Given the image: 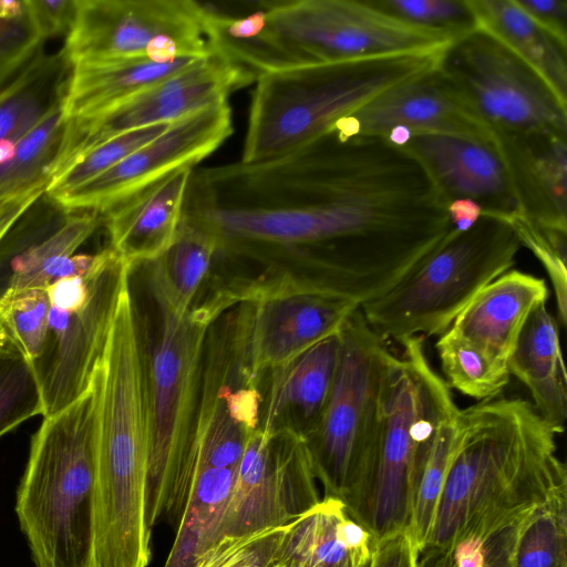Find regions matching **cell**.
Returning <instances> with one entry per match:
<instances>
[{
  "mask_svg": "<svg viewBox=\"0 0 567 567\" xmlns=\"http://www.w3.org/2000/svg\"><path fill=\"white\" fill-rule=\"evenodd\" d=\"M102 361L86 392L33 434L16 513L35 567H90Z\"/></svg>",
  "mask_w": 567,
  "mask_h": 567,
  "instance_id": "cell-3",
  "label": "cell"
},
{
  "mask_svg": "<svg viewBox=\"0 0 567 567\" xmlns=\"http://www.w3.org/2000/svg\"><path fill=\"white\" fill-rule=\"evenodd\" d=\"M566 496L544 503L518 523L512 567L567 566Z\"/></svg>",
  "mask_w": 567,
  "mask_h": 567,
  "instance_id": "cell-34",
  "label": "cell"
},
{
  "mask_svg": "<svg viewBox=\"0 0 567 567\" xmlns=\"http://www.w3.org/2000/svg\"><path fill=\"white\" fill-rule=\"evenodd\" d=\"M511 375L528 389L533 406L559 435L567 419V374L563 359L559 323L546 303L526 320L508 358Z\"/></svg>",
  "mask_w": 567,
  "mask_h": 567,
  "instance_id": "cell-26",
  "label": "cell"
},
{
  "mask_svg": "<svg viewBox=\"0 0 567 567\" xmlns=\"http://www.w3.org/2000/svg\"><path fill=\"white\" fill-rule=\"evenodd\" d=\"M368 567H419L417 553L406 530L375 542Z\"/></svg>",
  "mask_w": 567,
  "mask_h": 567,
  "instance_id": "cell-45",
  "label": "cell"
},
{
  "mask_svg": "<svg viewBox=\"0 0 567 567\" xmlns=\"http://www.w3.org/2000/svg\"><path fill=\"white\" fill-rule=\"evenodd\" d=\"M49 312L45 289L9 290L0 297V326L9 343L33 365L44 352Z\"/></svg>",
  "mask_w": 567,
  "mask_h": 567,
  "instance_id": "cell-35",
  "label": "cell"
},
{
  "mask_svg": "<svg viewBox=\"0 0 567 567\" xmlns=\"http://www.w3.org/2000/svg\"><path fill=\"white\" fill-rule=\"evenodd\" d=\"M8 343V339H7V336L2 329V327L0 326V350L3 349Z\"/></svg>",
  "mask_w": 567,
  "mask_h": 567,
  "instance_id": "cell-51",
  "label": "cell"
},
{
  "mask_svg": "<svg viewBox=\"0 0 567 567\" xmlns=\"http://www.w3.org/2000/svg\"><path fill=\"white\" fill-rule=\"evenodd\" d=\"M233 131L228 101L207 106L172 122L161 135L96 177L51 198L71 212L102 214L174 171L194 168Z\"/></svg>",
  "mask_w": 567,
  "mask_h": 567,
  "instance_id": "cell-16",
  "label": "cell"
},
{
  "mask_svg": "<svg viewBox=\"0 0 567 567\" xmlns=\"http://www.w3.org/2000/svg\"><path fill=\"white\" fill-rule=\"evenodd\" d=\"M288 524L244 535H224L203 550L194 567H272L280 558Z\"/></svg>",
  "mask_w": 567,
  "mask_h": 567,
  "instance_id": "cell-39",
  "label": "cell"
},
{
  "mask_svg": "<svg viewBox=\"0 0 567 567\" xmlns=\"http://www.w3.org/2000/svg\"><path fill=\"white\" fill-rule=\"evenodd\" d=\"M132 269L111 249L89 277V298L80 310L69 312L50 306L44 352L34 364L43 417L69 406L90 388L104 355L118 296Z\"/></svg>",
  "mask_w": 567,
  "mask_h": 567,
  "instance_id": "cell-15",
  "label": "cell"
},
{
  "mask_svg": "<svg viewBox=\"0 0 567 567\" xmlns=\"http://www.w3.org/2000/svg\"><path fill=\"white\" fill-rule=\"evenodd\" d=\"M25 4L44 40L68 34L74 20L76 0H25Z\"/></svg>",
  "mask_w": 567,
  "mask_h": 567,
  "instance_id": "cell-43",
  "label": "cell"
},
{
  "mask_svg": "<svg viewBox=\"0 0 567 567\" xmlns=\"http://www.w3.org/2000/svg\"><path fill=\"white\" fill-rule=\"evenodd\" d=\"M256 76L216 52L101 112L66 120L50 182L95 146L123 133L172 123L221 103ZM49 182V183H50Z\"/></svg>",
  "mask_w": 567,
  "mask_h": 567,
  "instance_id": "cell-13",
  "label": "cell"
},
{
  "mask_svg": "<svg viewBox=\"0 0 567 567\" xmlns=\"http://www.w3.org/2000/svg\"><path fill=\"white\" fill-rule=\"evenodd\" d=\"M333 386L315 430L305 437L324 497L343 503L368 466L382 413L384 386L394 354L367 323L360 307L340 331Z\"/></svg>",
  "mask_w": 567,
  "mask_h": 567,
  "instance_id": "cell-7",
  "label": "cell"
},
{
  "mask_svg": "<svg viewBox=\"0 0 567 567\" xmlns=\"http://www.w3.org/2000/svg\"><path fill=\"white\" fill-rule=\"evenodd\" d=\"M25 11V0H0V18L2 19H17L22 17Z\"/></svg>",
  "mask_w": 567,
  "mask_h": 567,
  "instance_id": "cell-49",
  "label": "cell"
},
{
  "mask_svg": "<svg viewBox=\"0 0 567 567\" xmlns=\"http://www.w3.org/2000/svg\"><path fill=\"white\" fill-rule=\"evenodd\" d=\"M567 132L493 131L492 143L513 186L519 215L567 231Z\"/></svg>",
  "mask_w": 567,
  "mask_h": 567,
  "instance_id": "cell-20",
  "label": "cell"
},
{
  "mask_svg": "<svg viewBox=\"0 0 567 567\" xmlns=\"http://www.w3.org/2000/svg\"><path fill=\"white\" fill-rule=\"evenodd\" d=\"M212 51L258 76L303 63L279 41L269 20V1L200 3Z\"/></svg>",
  "mask_w": 567,
  "mask_h": 567,
  "instance_id": "cell-27",
  "label": "cell"
},
{
  "mask_svg": "<svg viewBox=\"0 0 567 567\" xmlns=\"http://www.w3.org/2000/svg\"><path fill=\"white\" fill-rule=\"evenodd\" d=\"M169 124L162 123L130 131L95 146L51 181L45 194L58 197L96 177L161 135Z\"/></svg>",
  "mask_w": 567,
  "mask_h": 567,
  "instance_id": "cell-38",
  "label": "cell"
},
{
  "mask_svg": "<svg viewBox=\"0 0 567 567\" xmlns=\"http://www.w3.org/2000/svg\"><path fill=\"white\" fill-rule=\"evenodd\" d=\"M102 224L94 212H71L44 194L0 239V297L9 290L45 289V274Z\"/></svg>",
  "mask_w": 567,
  "mask_h": 567,
  "instance_id": "cell-19",
  "label": "cell"
},
{
  "mask_svg": "<svg viewBox=\"0 0 567 567\" xmlns=\"http://www.w3.org/2000/svg\"><path fill=\"white\" fill-rule=\"evenodd\" d=\"M549 295L545 279L511 269L481 289L450 329L507 363L529 315Z\"/></svg>",
  "mask_w": 567,
  "mask_h": 567,
  "instance_id": "cell-22",
  "label": "cell"
},
{
  "mask_svg": "<svg viewBox=\"0 0 567 567\" xmlns=\"http://www.w3.org/2000/svg\"><path fill=\"white\" fill-rule=\"evenodd\" d=\"M37 370L11 344L0 350V437L35 415H43Z\"/></svg>",
  "mask_w": 567,
  "mask_h": 567,
  "instance_id": "cell-36",
  "label": "cell"
},
{
  "mask_svg": "<svg viewBox=\"0 0 567 567\" xmlns=\"http://www.w3.org/2000/svg\"><path fill=\"white\" fill-rule=\"evenodd\" d=\"M193 169L174 171L101 214L109 247L133 268L157 259L173 243Z\"/></svg>",
  "mask_w": 567,
  "mask_h": 567,
  "instance_id": "cell-21",
  "label": "cell"
},
{
  "mask_svg": "<svg viewBox=\"0 0 567 567\" xmlns=\"http://www.w3.org/2000/svg\"><path fill=\"white\" fill-rule=\"evenodd\" d=\"M402 147L412 135L434 133L492 143L491 130L472 112L439 65L380 93L333 127Z\"/></svg>",
  "mask_w": 567,
  "mask_h": 567,
  "instance_id": "cell-17",
  "label": "cell"
},
{
  "mask_svg": "<svg viewBox=\"0 0 567 567\" xmlns=\"http://www.w3.org/2000/svg\"><path fill=\"white\" fill-rule=\"evenodd\" d=\"M227 288L241 303L235 337L241 365L259 382L267 371L281 369L316 343L340 333L360 306L323 291L297 267L292 272Z\"/></svg>",
  "mask_w": 567,
  "mask_h": 567,
  "instance_id": "cell-9",
  "label": "cell"
},
{
  "mask_svg": "<svg viewBox=\"0 0 567 567\" xmlns=\"http://www.w3.org/2000/svg\"><path fill=\"white\" fill-rule=\"evenodd\" d=\"M65 123L63 105H60L17 143L13 157L0 165V199L50 182Z\"/></svg>",
  "mask_w": 567,
  "mask_h": 567,
  "instance_id": "cell-33",
  "label": "cell"
},
{
  "mask_svg": "<svg viewBox=\"0 0 567 567\" xmlns=\"http://www.w3.org/2000/svg\"><path fill=\"white\" fill-rule=\"evenodd\" d=\"M72 64L120 59L168 63L212 54L199 2L76 0L63 48Z\"/></svg>",
  "mask_w": 567,
  "mask_h": 567,
  "instance_id": "cell-10",
  "label": "cell"
},
{
  "mask_svg": "<svg viewBox=\"0 0 567 567\" xmlns=\"http://www.w3.org/2000/svg\"><path fill=\"white\" fill-rule=\"evenodd\" d=\"M537 25L567 48V0H513Z\"/></svg>",
  "mask_w": 567,
  "mask_h": 567,
  "instance_id": "cell-44",
  "label": "cell"
},
{
  "mask_svg": "<svg viewBox=\"0 0 567 567\" xmlns=\"http://www.w3.org/2000/svg\"><path fill=\"white\" fill-rule=\"evenodd\" d=\"M269 20L282 45L303 64L435 52L455 41L401 22L368 0L269 1Z\"/></svg>",
  "mask_w": 567,
  "mask_h": 567,
  "instance_id": "cell-11",
  "label": "cell"
},
{
  "mask_svg": "<svg viewBox=\"0 0 567 567\" xmlns=\"http://www.w3.org/2000/svg\"><path fill=\"white\" fill-rule=\"evenodd\" d=\"M517 525L485 542L460 546L436 567H512Z\"/></svg>",
  "mask_w": 567,
  "mask_h": 567,
  "instance_id": "cell-42",
  "label": "cell"
},
{
  "mask_svg": "<svg viewBox=\"0 0 567 567\" xmlns=\"http://www.w3.org/2000/svg\"><path fill=\"white\" fill-rule=\"evenodd\" d=\"M439 68L491 132H567V104L535 71L486 32L476 29L452 42Z\"/></svg>",
  "mask_w": 567,
  "mask_h": 567,
  "instance_id": "cell-12",
  "label": "cell"
},
{
  "mask_svg": "<svg viewBox=\"0 0 567 567\" xmlns=\"http://www.w3.org/2000/svg\"><path fill=\"white\" fill-rule=\"evenodd\" d=\"M446 214L453 229L465 231L482 216L481 207L470 199H455L446 205Z\"/></svg>",
  "mask_w": 567,
  "mask_h": 567,
  "instance_id": "cell-48",
  "label": "cell"
},
{
  "mask_svg": "<svg viewBox=\"0 0 567 567\" xmlns=\"http://www.w3.org/2000/svg\"><path fill=\"white\" fill-rule=\"evenodd\" d=\"M433 401L431 426L422 439L413 466L406 533L419 553L425 546L455 447L461 409L452 390L433 367L429 372Z\"/></svg>",
  "mask_w": 567,
  "mask_h": 567,
  "instance_id": "cell-25",
  "label": "cell"
},
{
  "mask_svg": "<svg viewBox=\"0 0 567 567\" xmlns=\"http://www.w3.org/2000/svg\"><path fill=\"white\" fill-rule=\"evenodd\" d=\"M73 64L65 51L39 52L0 89V141L18 143L52 110L63 105Z\"/></svg>",
  "mask_w": 567,
  "mask_h": 567,
  "instance_id": "cell-30",
  "label": "cell"
},
{
  "mask_svg": "<svg viewBox=\"0 0 567 567\" xmlns=\"http://www.w3.org/2000/svg\"><path fill=\"white\" fill-rule=\"evenodd\" d=\"M44 41L28 9L17 19L0 18V89L41 52Z\"/></svg>",
  "mask_w": 567,
  "mask_h": 567,
  "instance_id": "cell-40",
  "label": "cell"
},
{
  "mask_svg": "<svg viewBox=\"0 0 567 567\" xmlns=\"http://www.w3.org/2000/svg\"><path fill=\"white\" fill-rule=\"evenodd\" d=\"M373 545L342 501L323 497L288 523L280 559L287 567H368Z\"/></svg>",
  "mask_w": 567,
  "mask_h": 567,
  "instance_id": "cell-24",
  "label": "cell"
},
{
  "mask_svg": "<svg viewBox=\"0 0 567 567\" xmlns=\"http://www.w3.org/2000/svg\"><path fill=\"white\" fill-rule=\"evenodd\" d=\"M183 214L221 245L295 247L320 287L359 306L391 290L452 230L410 152L334 128L280 157L193 169Z\"/></svg>",
  "mask_w": 567,
  "mask_h": 567,
  "instance_id": "cell-1",
  "label": "cell"
},
{
  "mask_svg": "<svg viewBox=\"0 0 567 567\" xmlns=\"http://www.w3.org/2000/svg\"><path fill=\"white\" fill-rule=\"evenodd\" d=\"M340 346L339 333L270 371L269 399L260 425L265 432L290 430L305 439L315 430L333 386Z\"/></svg>",
  "mask_w": 567,
  "mask_h": 567,
  "instance_id": "cell-23",
  "label": "cell"
},
{
  "mask_svg": "<svg viewBox=\"0 0 567 567\" xmlns=\"http://www.w3.org/2000/svg\"><path fill=\"white\" fill-rule=\"evenodd\" d=\"M220 249L221 244L214 234L182 215L171 246L161 257L145 264L158 306L178 315L189 310Z\"/></svg>",
  "mask_w": 567,
  "mask_h": 567,
  "instance_id": "cell-31",
  "label": "cell"
},
{
  "mask_svg": "<svg viewBox=\"0 0 567 567\" xmlns=\"http://www.w3.org/2000/svg\"><path fill=\"white\" fill-rule=\"evenodd\" d=\"M557 433L520 398L494 396L461 409L455 447L419 567L518 524L567 495Z\"/></svg>",
  "mask_w": 567,
  "mask_h": 567,
  "instance_id": "cell-2",
  "label": "cell"
},
{
  "mask_svg": "<svg viewBox=\"0 0 567 567\" xmlns=\"http://www.w3.org/2000/svg\"><path fill=\"white\" fill-rule=\"evenodd\" d=\"M220 524L186 506L164 567H194L199 554L219 538Z\"/></svg>",
  "mask_w": 567,
  "mask_h": 567,
  "instance_id": "cell-41",
  "label": "cell"
},
{
  "mask_svg": "<svg viewBox=\"0 0 567 567\" xmlns=\"http://www.w3.org/2000/svg\"><path fill=\"white\" fill-rule=\"evenodd\" d=\"M202 59L183 58L161 63L136 58L74 64L63 104L65 121L101 112Z\"/></svg>",
  "mask_w": 567,
  "mask_h": 567,
  "instance_id": "cell-28",
  "label": "cell"
},
{
  "mask_svg": "<svg viewBox=\"0 0 567 567\" xmlns=\"http://www.w3.org/2000/svg\"><path fill=\"white\" fill-rule=\"evenodd\" d=\"M377 10L406 24L457 40L477 29L468 0H368Z\"/></svg>",
  "mask_w": 567,
  "mask_h": 567,
  "instance_id": "cell-37",
  "label": "cell"
},
{
  "mask_svg": "<svg viewBox=\"0 0 567 567\" xmlns=\"http://www.w3.org/2000/svg\"><path fill=\"white\" fill-rule=\"evenodd\" d=\"M477 29L488 33L567 104V48L528 18L513 0H468Z\"/></svg>",
  "mask_w": 567,
  "mask_h": 567,
  "instance_id": "cell-29",
  "label": "cell"
},
{
  "mask_svg": "<svg viewBox=\"0 0 567 567\" xmlns=\"http://www.w3.org/2000/svg\"><path fill=\"white\" fill-rule=\"evenodd\" d=\"M161 332L147 372L150 457L146 520L178 526L194 481L193 421L199 393L202 354L219 316L205 302L178 315L158 306Z\"/></svg>",
  "mask_w": 567,
  "mask_h": 567,
  "instance_id": "cell-5",
  "label": "cell"
},
{
  "mask_svg": "<svg viewBox=\"0 0 567 567\" xmlns=\"http://www.w3.org/2000/svg\"><path fill=\"white\" fill-rule=\"evenodd\" d=\"M45 290L51 307L62 311L74 312L80 310L89 298V277L63 278L49 286Z\"/></svg>",
  "mask_w": 567,
  "mask_h": 567,
  "instance_id": "cell-46",
  "label": "cell"
},
{
  "mask_svg": "<svg viewBox=\"0 0 567 567\" xmlns=\"http://www.w3.org/2000/svg\"><path fill=\"white\" fill-rule=\"evenodd\" d=\"M402 147L422 164L446 205L470 199L481 207L482 215L505 221L519 215L513 186L493 143L425 133L412 135Z\"/></svg>",
  "mask_w": 567,
  "mask_h": 567,
  "instance_id": "cell-18",
  "label": "cell"
},
{
  "mask_svg": "<svg viewBox=\"0 0 567 567\" xmlns=\"http://www.w3.org/2000/svg\"><path fill=\"white\" fill-rule=\"evenodd\" d=\"M48 185V182H42L0 199V239L45 194Z\"/></svg>",
  "mask_w": 567,
  "mask_h": 567,
  "instance_id": "cell-47",
  "label": "cell"
},
{
  "mask_svg": "<svg viewBox=\"0 0 567 567\" xmlns=\"http://www.w3.org/2000/svg\"><path fill=\"white\" fill-rule=\"evenodd\" d=\"M443 52L310 63L258 76L241 162L272 159L309 144L380 93L436 68Z\"/></svg>",
  "mask_w": 567,
  "mask_h": 567,
  "instance_id": "cell-4",
  "label": "cell"
},
{
  "mask_svg": "<svg viewBox=\"0 0 567 567\" xmlns=\"http://www.w3.org/2000/svg\"><path fill=\"white\" fill-rule=\"evenodd\" d=\"M444 381L477 401L497 396L509 382L507 363L499 361L450 328L435 343Z\"/></svg>",
  "mask_w": 567,
  "mask_h": 567,
  "instance_id": "cell-32",
  "label": "cell"
},
{
  "mask_svg": "<svg viewBox=\"0 0 567 567\" xmlns=\"http://www.w3.org/2000/svg\"><path fill=\"white\" fill-rule=\"evenodd\" d=\"M16 147L17 144L11 141H0V165L9 162L13 157L16 153Z\"/></svg>",
  "mask_w": 567,
  "mask_h": 567,
  "instance_id": "cell-50",
  "label": "cell"
},
{
  "mask_svg": "<svg viewBox=\"0 0 567 567\" xmlns=\"http://www.w3.org/2000/svg\"><path fill=\"white\" fill-rule=\"evenodd\" d=\"M519 247L507 221L482 215L465 231L452 229L400 282L360 310L384 341L441 336L481 289L512 269Z\"/></svg>",
  "mask_w": 567,
  "mask_h": 567,
  "instance_id": "cell-6",
  "label": "cell"
},
{
  "mask_svg": "<svg viewBox=\"0 0 567 567\" xmlns=\"http://www.w3.org/2000/svg\"><path fill=\"white\" fill-rule=\"evenodd\" d=\"M422 336L406 338L386 375L379 432L358 486L344 502L374 543L406 529L413 466L433 419L431 363Z\"/></svg>",
  "mask_w": 567,
  "mask_h": 567,
  "instance_id": "cell-8",
  "label": "cell"
},
{
  "mask_svg": "<svg viewBox=\"0 0 567 567\" xmlns=\"http://www.w3.org/2000/svg\"><path fill=\"white\" fill-rule=\"evenodd\" d=\"M305 439L293 431L265 432L247 441L219 537L286 525L320 502Z\"/></svg>",
  "mask_w": 567,
  "mask_h": 567,
  "instance_id": "cell-14",
  "label": "cell"
}]
</instances>
